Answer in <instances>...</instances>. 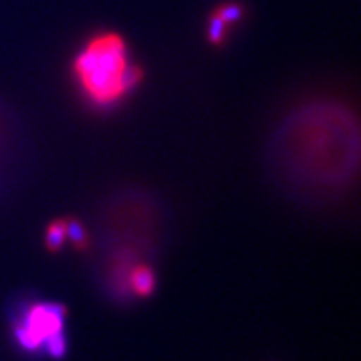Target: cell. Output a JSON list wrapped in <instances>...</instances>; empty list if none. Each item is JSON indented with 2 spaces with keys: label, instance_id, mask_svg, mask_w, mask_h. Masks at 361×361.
Listing matches in <instances>:
<instances>
[{
  "label": "cell",
  "instance_id": "3957f363",
  "mask_svg": "<svg viewBox=\"0 0 361 361\" xmlns=\"http://www.w3.org/2000/svg\"><path fill=\"white\" fill-rule=\"evenodd\" d=\"M73 75L89 104L109 109L142 83L143 70L130 61L128 45L122 35L99 32L75 54Z\"/></svg>",
  "mask_w": 361,
  "mask_h": 361
},
{
  "label": "cell",
  "instance_id": "9c48e42d",
  "mask_svg": "<svg viewBox=\"0 0 361 361\" xmlns=\"http://www.w3.org/2000/svg\"><path fill=\"white\" fill-rule=\"evenodd\" d=\"M226 32H228V26H226L216 14L211 13L208 18V29H207L208 41L212 45H216V47H220L226 38Z\"/></svg>",
  "mask_w": 361,
  "mask_h": 361
},
{
  "label": "cell",
  "instance_id": "8992f818",
  "mask_svg": "<svg viewBox=\"0 0 361 361\" xmlns=\"http://www.w3.org/2000/svg\"><path fill=\"white\" fill-rule=\"evenodd\" d=\"M45 245H47V250L51 253H58L63 247L66 241V228H65V219L53 220L47 229H45L44 236Z\"/></svg>",
  "mask_w": 361,
  "mask_h": 361
},
{
  "label": "cell",
  "instance_id": "ba28073f",
  "mask_svg": "<svg viewBox=\"0 0 361 361\" xmlns=\"http://www.w3.org/2000/svg\"><path fill=\"white\" fill-rule=\"evenodd\" d=\"M226 26L231 27L233 25H238V23L244 17V6L238 2H226L219 5L216 9L212 11Z\"/></svg>",
  "mask_w": 361,
  "mask_h": 361
},
{
  "label": "cell",
  "instance_id": "277c9868",
  "mask_svg": "<svg viewBox=\"0 0 361 361\" xmlns=\"http://www.w3.org/2000/svg\"><path fill=\"white\" fill-rule=\"evenodd\" d=\"M68 310L59 301H27L13 321V336L17 346L27 354L45 353L49 343L65 334Z\"/></svg>",
  "mask_w": 361,
  "mask_h": 361
},
{
  "label": "cell",
  "instance_id": "6da1fadb",
  "mask_svg": "<svg viewBox=\"0 0 361 361\" xmlns=\"http://www.w3.org/2000/svg\"><path fill=\"white\" fill-rule=\"evenodd\" d=\"M358 166V122L338 103L322 101L292 111L269 142L271 176L290 199L307 205L341 197Z\"/></svg>",
  "mask_w": 361,
  "mask_h": 361
},
{
  "label": "cell",
  "instance_id": "52a82bcc",
  "mask_svg": "<svg viewBox=\"0 0 361 361\" xmlns=\"http://www.w3.org/2000/svg\"><path fill=\"white\" fill-rule=\"evenodd\" d=\"M65 228H66V240H70L77 250H87L90 245V236L85 226L75 220V219H65Z\"/></svg>",
  "mask_w": 361,
  "mask_h": 361
},
{
  "label": "cell",
  "instance_id": "5b68a950",
  "mask_svg": "<svg viewBox=\"0 0 361 361\" xmlns=\"http://www.w3.org/2000/svg\"><path fill=\"white\" fill-rule=\"evenodd\" d=\"M130 288L134 298H148L157 288V276L151 264H139L133 269L130 277Z\"/></svg>",
  "mask_w": 361,
  "mask_h": 361
},
{
  "label": "cell",
  "instance_id": "7a4b0ae2",
  "mask_svg": "<svg viewBox=\"0 0 361 361\" xmlns=\"http://www.w3.org/2000/svg\"><path fill=\"white\" fill-rule=\"evenodd\" d=\"M95 279L104 295L130 293V277L139 264H149L167 235L163 203L143 190H123L110 196L95 221Z\"/></svg>",
  "mask_w": 361,
  "mask_h": 361
}]
</instances>
